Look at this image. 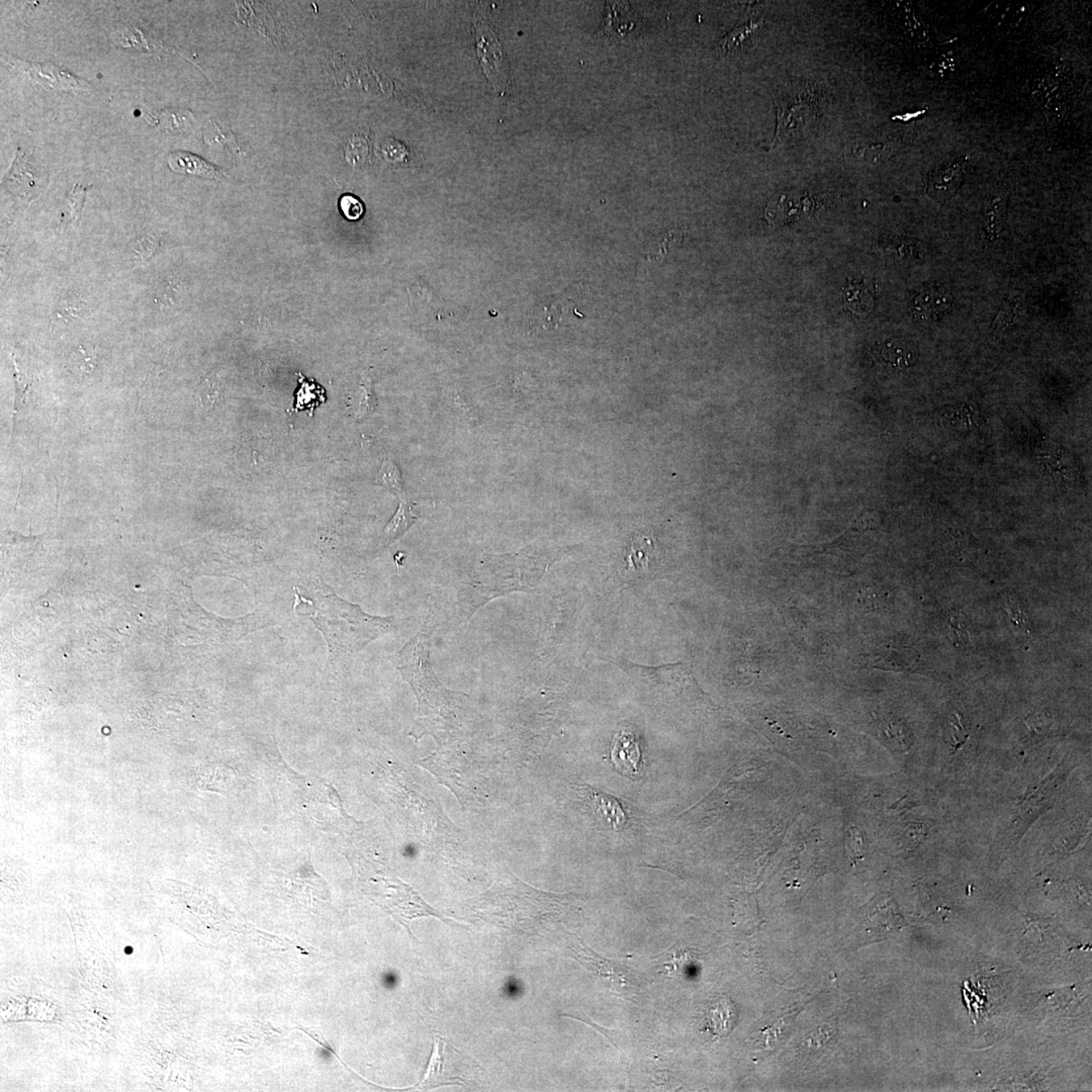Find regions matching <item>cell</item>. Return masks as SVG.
I'll return each instance as SVG.
<instances>
[{
  "instance_id": "1",
  "label": "cell",
  "mask_w": 1092,
  "mask_h": 1092,
  "mask_svg": "<svg viewBox=\"0 0 1092 1092\" xmlns=\"http://www.w3.org/2000/svg\"><path fill=\"white\" fill-rule=\"evenodd\" d=\"M294 589V610L310 618L328 646L330 671L345 674L355 655L394 629L396 618L370 615L343 600L325 582L313 580Z\"/></svg>"
},
{
  "instance_id": "2",
  "label": "cell",
  "mask_w": 1092,
  "mask_h": 1092,
  "mask_svg": "<svg viewBox=\"0 0 1092 1092\" xmlns=\"http://www.w3.org/2000/svg\"><path fill=\"white\" fill-rule=\"evenodd\" d=\"M431 630L429 616L421 633L391 655L390 661L411 686L418 701L419 718L411 734L416 739L430 734L439 743L440 738L460 726L459 694L455 696V692L445 689L432 669Z\"/></svg>"
},
{
  "instance_id": "3",
  "label": "cell",
  "mask_w": 1092,
  "mask_h": 1092,
  "mask_svg": "<svg viewBox=\"0 0 1092 1092\" xmlns=\"http://www.w3.org/2000/svg\"><path fill=\"white\" fill-rule=\"evenodd\" d=\"M548 550V549H546ZM542 545H531L515 554L491 556L479 565L471 580L459 592L461 616L469 620L477 610L493 599L513 592H528L540 582L556 560Z\"/></svg>"
},
{
  "instance_id": "4",
  "label": "cell",
  "mask_w": 1092,
  "mask_h": 1092,
  "mask_svg": "<svg viewBox=\"0 0 1092 1092\" xmlns=\"http://www.w3.org/2000/svg\"><path fill=\"white\" fill-rule=\"evenodd\" d=\"M605 661L620 667L635 685L645 687L647 690L659 693L665 692L675 697L698 693L700 691L694 677L693 662L688 658L681 662L658 667L637 665L622 658Z\"/></svg>"
},
{
  "instance_id": "5",
  "label": "cell",
  "mask_w": 1092,
  "mask_h": 1092,
  "mask_svg": "<svg viewBox=\"0 0 1092 1092\" xmlns=\"http://www.w3.org/2000/svg\"><path fill=\"white\" fill-rule=\"evenodd\" d=\"M569 949L574 954L576 960L584 966L590 975L596 977L603 986L613 991L616 997L631 999L641 993L638 979L625 966L601 957L593 950L582 945L576 938L569 946Z\"/></svg>"
},
{
  "instance_id": "6",
  "label": "cell",
  "mask_w": 1092,
  "mask_h": 1092,
  "mask_svg": "<svg viewBox=\"0 0 1092 1092\" xmlns=\"http://www.w3.org/2000/svg\"><path fill=\"white\" fill-rule=\"evenodd\" d=\"M1070 768H1068L1066 764H1058L1053 772L1041 782L1034 785L1027 789L1017 804V812L1014 819V836L1021 840L1025 835L1031 825L1043 815V812L1049 811L1053 804L1056 794L1061 786L1066 777L1069 774Z\"/></svg>"
},
{
  "instance_id": "7",
  "label": "cell",
  "mask_w": 1092,
  "mask_h": 1092,
  "mask_svg": "<svg viewBox=\"0 0 1092 1092\" xmlns=\"http://www.w3.org/2000/svg\"><path fill=\"white\" fill-rule=\"evenodd\" d=\"M645 30V22L635 14L629 2H606L604 19L599 28L600 39L623 40L637 38Z\"/></svg>"
},
{
  "instance_id": "8",
  "label": "cell",
  "mask_w": 1092,
  "mask_h": 1092,
  "mask_svg": "<svg viewBox=\"0 0 1092 1092\" xmlns=\"http://www.w3.org/2000/svg\"><path fill=\"white\" fill-rule=\"evenodd\" d=\"M433 1052L430 1062L428 1064L426 1073H425L422 1081L418 1084V1090H428L447 1084H455L456 1081H463V1079L453 1073L451 1064V1051L448 1050L447 1041L441 1037L439 1034L434 1035L433 1039Z\"/></svg>"
},
{
  "instance_id": "9",
  "label": "cell",
  "mask_w": 1092,
  "mask_h": 1092,
  "mask_svg": "<svg viewBox=\"0 0 1092 1092\" xmlns=\"http://www.w3.org/2000/svg\"><path fill=\"white\" fill-rule=\"evenodd\" d=\"M584 797L588 803L590 811L596 815L599 821L603 825L615 831L622 829L627 824L629 817H627L624 809L615 797L606 793L599 791L593 787H582Z\"/></svg>"
},
{
  "instance_id": "10",
  "label": "cell",
  "mask_w": 1092,
  "mask_h": 1092,
  "mask_svg": "<svg viewBox=\"0 0 1092 1092\" xmlns=\"http://www.w3.org/2000/svg\"><path fill=\"white\" fill-rule=\"evenodd\" d=\"M965 163L966 157H960L957 160L933 170L929 173L928 185H926V190H928L929 196L942 198V200L953 196L963 180Z\"/></svg>"
},
{
  "instance_id": "11",
  "label": "cell",
  "mask_w": 1092,
  "mask_h": 1092,
  "mask_svg": "<svg viewBox=\"0 0 1092 1092\" xmlns=\"http://www.w3.org/2000/svg\"><path fill=\"white\" fill-rule=\"evenodd\" d=\"M738 1022V1010L734 1001L726 997H719L708 1003L705 1011V1030L715 1037H726Z\"/></svg>"
},
{
  "instance_id": "12",
  "label": "cell",
  "mask_w": 1092,
  "mask_h": 1092,
  "mask_svg": "<svg viewBox=\"0 0 1092 1092\" xmlns=\"http://www.w3.org/2000/svg\"><path fill=\"white\" fill-rule=\"evenodd\" d=\"M902 925L904 918L898 912L894 901L889 897H882L870 906L867 912V925L868 932H874L873 936H882L894 932L899 929Z\"/></svg>"
},
{
  "instance_id": "13",
  "label": "cell",
  "mask_w": 1092,
  "mask_h": 1092,
  "mask_svg": "<svg viewBox=\"0 0 1092 1092\" xmlns=\"http://www.w3.org/2000/svg\"><path fill=\"white\" fill-rule=\"evenodd\" d=\"M612 762L615 768L625 776L637 774L641 766V748L633 734L622 731L614 742Z\"/></svg>"
},
{
  "instance_id": "14",
  "label": "cell",
  "mask_w": 1092,
  "mask_h": 1092,
  "mask_svg": "<svg viewBox=\"0 0 1092 1092\" xmlns=\"http://www.w3.org/2000/svg\"><path fill=\"white\" fill-rule=\"evenodd\" d=\"M874 354L880 362L900 370L912 366L916 358V348L900 339L885 340L878 343L874 348Z\"/></svg>"
},
{
  "instance_id": "15",
  "label": "cell",
  "mask_w": 1092,
  "mask_h": 1092,
  "mask_svg": "<svg viewBox=\"0 0 1092 1092\" xmlns=\"http://www.w3.org/2000/svg\"><path fill=\"white\" fill-rule=\"evenodd\" d=\"M169 168L174 172L193 174L210 180H220L224 177L220 168L209 163L202 158L188 152H174L168 157Z\"/></svg>"
},
{
  "instance_id": "16",
  "label": "cell",
  "mask_w": 1092,
  "mask_h": 1092,
  "mask_svg": "<svg viewBox=\"0 0 1092 1092\" xmlns=\"http://www.w3.org/2000/svg\"><path fill=\"white\" fill-rule=\"evenodd\" d=\"M701 959L700 950L694 948H682V946H673L662 954L661 964L667 975L671 977H679L684 974H688L692 969L697 966Z\"/></svg>"
},
{
  "instance_id": "17",
  "label": "cell",
  "mask_w": 1092,
  "mask_h": 1092,
  "mask_svg": "<svg viewBox=\"0 0 1092 1092\" xmlns=\"http://www.w3.org/2000/svg\"><path fill=\"white\" fill-rule=\"evenodd\" d=\"M3 182L11 193L19 194V196L28 194L34 188V173L31 171L30 165H28L27 158L23 152H18L11 171L4 178Z\"/></svg>"
},
{
  "instance_id": "18",
  "label": "cell",
  "mask_w": 1092,
  "mask_h": 1092,
  "mask_svg": "<svg viewBox=\"0 0 1092 1092\" xmlns=\"http://www.w3.org/2000/svg\"><path fill=\"white\" fill-rule=\"evenodd\" d=\"M952 305V295L944 290H929L918 295L914 302V314L921 319H929L941 314Z\"/></svg>"
},
{
  "instance_id": "19",
  "label": "cell",
  "mask_w": 1092,
  "mask_h": 1092,
  "mask_svg": "<svg viewBox=\"0 0 1092 1092\" xmlns=\"http://www.w3.org/2000/svg\"><path fill=\"white\" fill-rule=\"evenodd\" d=\"M418 514H416L412 507L410 502L404 496L400 497V504L398 512L387 525L383 530V541L384 544H390L396 540H398L411 527L413 524L418 520Z\"/></svg>"
},
{
  "instance_id": "20",
  "label": "cell",
  "mask_w": 1092,
  "mask_h": 1092,
  "mask_svg": "<svg viewBox=\"0 0 1092 1092\" xmlns=\"http://www.w3.org/2000/svg\"><path fill=\"white\" fill-rule=\"evenodd\" d=\"M1006 210L1007 197L1005 196L993 197L987 201L983 210V228L989 238L993 239L1001 234L1005 225Z\"/></svg>"
},
{
  "instance_id": "21",
  "label": "cell",
  "mask_w": 1092,
  "mask_h": 1092,
  "mask_svg": "<svg viewBox=\"0 0 1092 1092\" xmlns=\"http://www.w3.org/2000/svg\"><path fill=\"white\" fill-rule=\"evenodd\" d=\"M1088 832H1090L1088 821H1075L1073 827L1067 829L1064 835L1055 841L1053 848L1051 849V855L1056 859L1069 855L1086 839Z\"/></svg>"
},
{
  "instance_id": "22",
  "label": "cell",
  "mask_w": 1092,
  "mask_h": 1092,
  "mask_svg": "<svg viewBox=\"0 0 1092 1092\" xmlns=\"http://www.w3.org/2000/svg\"><path fill=\"white\" fill-rule=\"evenodd\" d=\"M844 302L853 313L864 315L872 310L874 298L871 290L861 283L849 282L844 291Z\"/></svg>"
},
{
  "instance_id": "23",
  "label": "cell",
  "mask_w": 1092,
  "mask_h": 1092,
  "mask_svg": "<svg viewBox=\"0 0 1092 1092\" xmlns=\"http://www.w3.org/2000/svg\"><path fill=\"white\" fill-rule=\"evenodd\" d=\"M96 363V352L93 348L79 346L73 351L68 358L69 370L76 378H84L91 374Z\"/></svg>"
},
{
  "instance_id": "24",
  "label": "cell",
  "mask_w": 1092,
  "mask_h": 1092,
  "mask_svg": "<svg viewBox=\"0 0 1092 1092\" xmlns=\"http://www.w3.org/2000/svg\"><path fill=\"white\" fill-rule=\"evenodd\" d=\"M764 23V19L751 16L747 23L739 24L734 30L726 36L723 40L722 48L724 51H732L734 49L742 46V44L748 38V36L754 34L758 28Z\"/></svg>"
},
{
  "instance_id": "25",
  "label": "cell",
  "mask_w": 1092,
  "mask_h": 1092,
  "mask_svg": "<svg viewBox=\"0 0 1092 1092\" xmlns=\"http://www.w3.org/2000/svg\"><path fill=\"white\" fill-rule=\"evenodd\" d=\"M1026 734H1023L1025 742L1029 743H1037L1042 739L1045 738L1051 727L1049 716L1035 713L1031 715L1025 720Z\"/></svg>"
},
{
  "instance_id": "26",
  "label": "cell",
  "mask_w": 1092,
  "mask_h": 1092,
  "mask_svg": "<svg viewBox=\"0 0 1092 1092\" xmlns=\"http://www.w3.org/2000/svg\"><path fill=\"white\" fill-rule=\"evenodd\" d=\"M1022 307V298L1021 295H1018L1017 294L1010 295L1009 301H1006L1005 305L1002 307L997 320H995L993 327V331L1002 330L1003 328L1014 323V319H1018Z\"/></svg>"
},
{
  "instance_id": "27",
  "label": "cell",
  "mask_w": 1092,
  "mask_h": 1092,
  "mask_svg": "<svg viewBox=\"0 0 1092 1092\" xmlns=\"http://www.w3.org/2000/svg\"><path fill=\"white\" fill-rule=\"evenodd\" d=\"M883 732L893 743L895 742L899 744L902 751H908L909 750V747H912V732L909 731L908 728L906 727L904 723H901L900 722H893L892 720V722H889L883 727Z\"/></svg>"
},
{
  "instance_id": "28",
  "label": "cell",
  "mask_w": 1092,
  "mask_h": 1092,
  "mask_svg": "<svg viewBox=\"0 0 1092 1092\" xmlns=\"http://www.w3.org/2000/svg\"><path fill=\"white\" fill-rule=\"evenodd\" d=\"M370 152V147L366 139L362 137H353L347 144L346 158L350 164L358 166L364 163Z\"/></svg>"
},
{
  "instance_id": "29",
  "label": "cell",
  "mask_w": 1092,
  "mask_h": 1092,
  "mask_svg": "<svg viewBox=\"0 0 1092 1092\" xmlns=\"http://www.w3.org/2000/svg\"><path fill=\"white\" fill-rule=\"evenodd\" d=\"M340 210L343 216L349 221H358L363 216L364 205L358 197L352 194H344L339 201Z\"/></svg>"
},
{
  "instance_id": "30",
  "label": "cell",
  "mask_w": 1092,
  "mask_h": 1092,
  "mask_svg": "<svg viewBox=\"0 0 1092 1092\" xmlns=\"http://www.w3.org/2000/svg\"><path fill=\"white\" fill-rule=\"evenodd\" d=\"M370 380H368L367 379L362 388H360L358 400H356V404H354L355 416L358 417V418L366 416L367 413L371 411L375 407V400L374 394H372Z\"/></svg>"
},
{
  "instance_id": "31",
  "label": "cell",
  "mask_w": 1092,
  "mask_h": 1092,
  "mask_svg": "<svg viewBox=\"0 0 1092 1092\" xmlns=\"http://www.w3.org/2000/svg\"><path fill=\"white\" fill-rule=\"evenodd\" d=\"M87 193V186L76 184L74 188L72 189L70 197H69V216H70V221L75 222V224H78Z\"/></svg>"
},
{
  "instance_id": "32",
  "label": "cell",
  "mask_w": 1092,
  "mask_h": 1092,
  "mask_svg": "<svg viewBox=\"0 0 1092 1092\" xmlns=\"http://www.w3.org/2000/svg\"><path fill=\"white\" fill-rule=\"evenodd\" d=\"M950 726V744L954 751H958L964 746L968 739V732L966 730L964 724L962 723L960 717L954 715V717L949 722Z\"/></svg>"
},
{
  "instance_id": "33",
  "label": "cell",
  "mask_w": 1092,
  "mask_h": 1092,
  "mask_svg": "<svg viewBox=\"0 0 1092 1092\" xmlns=\"http://www.w3.org/2000/svg\"><path fill=\"white\" fill-rule=\"evenodd\" d=\"M379 480L388 489H395L396 492L402 489L398 468L391 460L384 461L379 472Z\"/></svg>"
},
{
  "instance_id": "34",
  "label": "cell",
  "mask_w": 1092,
  "mask_h": 1092,
  "mask_svg": "<svg viewBox=\"0 0 1092 1092\" xmlns=\"http://www.w3.org/2000/svg\"><path fill=\"white\" fill-rule=\"evenodd\" d=\"M1006 607L1007 611H1009L1011 624L1014 625V629L1017 630L1018 633L1022 634L1030 633L1029 622H1027L1025 614L1022 613V609L1019 608L1017 603L1009 601Z\"/></svg>"
},
{
  "instance_id": "35",
  "label": "cell",
  "mask_w": 1092,
  "mask_h": 1092,
  "mask_svg": "<svg viewBox=\"0 0 1092 1092\" xmlns=\"http://www.w3.org/2000/svg\"><path fill=\"white\" fill-rule=\"evenodd\" d=\"M455 404L456 407L459 408L460 414L463 415L465 419L475 423L479 421V416H477L476 413L473 412L471 407H469L467 403H464L463 399L459 398V396H457Z\"/></svg>"
},
{
  "instance_id": "36",
  "label": "cell",
  "mask_w": 1092,
  "mask_h": 1092,
  "mask_svg": "<svg viewBox=\"0 0 1092 1092\" xmlns=\"http://www.w3.org/2000/svg\"><path fill=\"white\" fill-rule=\"evenodd\" d=\"M383 982L387 987H394L396 983V976L395 974L387 973L383 977Z\"/></svg>"
},
{
  "instance_id": "37",
  "label": "cell",
  "mask_w": 1092,
  "mask_h": 1092,
  "mask_svg": "<svg viewBox=\"0 0 1092 1092\" xmlns=\"http://www.w3.org/2000/svg\"><path fill=\"white\" fill-rule=\"evenodd\" d=\"M321 1057L325 1060H329L331 1058L330 1052L327 1050H322Z\"/></svg>"
},
{
  "instance_id": "38",
  "label": "cell",
  "mask_w": 1092,
  "mask_h": 1092,
  "mask_svg": "<svg viewBox=\"0 0 1092 1092\" xmlns=\"http://www.w3.org/2000/svg\"><path fill=\"white\" fill-rule=\"evenodd\" d=\"M125 954H132V953H133V949L131 948V946H128V948H125Z\"/></svg>"
}]
</instances>
